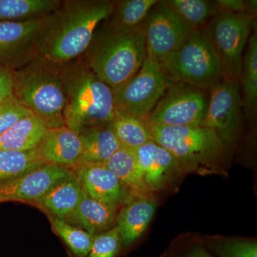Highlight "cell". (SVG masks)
<instances>
[{"mask_svg": "<svg viewBox=\"0 0 257 257\" xmlns=\"http://www.w3.org/2000/svg\"><path fill=\"white\" fill-rule=\"evenodd\" d=\"M116 1L67 0L50 15L40 44V55L55 64L82 57L98 27L110 17Z\"/></svg>", "mask_w": 257, "mask_h": 257, "instance_id": "6da1fadb", "label": "cell"}, {"mask_svg": "<svg viewBox=\"0 0 257 257\" xmlns=\"http://www.w3.org/2000/svg\"><path fill=\"white\" fill-rule=\"evenodd\" d=\"M65 93V126L82 128L109 124L116 114L113 89L93 73L82 57L57 64Z\"/></svg>", "mask_w": 257, "mask_h": 257, "instance_id": "7a4b0ae2", "label": "cell"}, {"mask_svg": "<svg viewBox=\"0 0 257 257\" xmlns=\"http://www.w3.org/2000/svg\"><path fill=\"white\" fill-rule=\"evenodd\" d=\"M82 58L93 73L112 89L123 85L146 60L145 22L131 30L96 32Z\"/></svg>", "mask_w": 257, "mask_h": 257, "instance_id": "3957f363", "label": "cell"}, {"mask_svg": "<svg viewBox=\"0 0 257 257\" xmlns=\"http://www.w3.org/2000/svg\"><path fill=\"white\" fill-rule=\"evenodd\" d=\"M152 140L175 157L184 173H222L226 147L212 130L202 126L150 125Z\"/></svg>", "mask_w": 257, "mask_h": 257, "instance_id": "277c9868", "label": "cell"}, {"mask_svg": "<svg viewBox=\"0 0 257 257\" xmlns=\"http://www.w3.org/2000/svg\"><path fill=\"white\" fill-rule=\"evenodd\" d=\"M16 100L43 121L47 128L65 126L66 96L57 64L40 56L13 72Z\"/></svg>", "mask_w": 257, "mask_h": 257, "instance_id": "5b68a950", "label": "cell"}, {"mask_svg": "<svg viewBox=\"0 0 257 257\" xmlns=\"http://www.w3.org/2000/svg\"><path fill=\"white\" fill-rule=\"evenodd\" d=\"M171 82L207 89L222 78L220 66L203 30L190 34L178 50L161 62Z\"/></svg>", "mask_w": 257, "mask_h": 257, "instance_id": "8992f818", "label": "cell"}, {"mask_svg": "<svg viewBox=\"0 0 257 257\" xmlns=\"http://www.w3.org/2000/svg\"><path fill=\"white\" fill-rule=\"evenodd\" d=\"M256 22L248 14L219 11L202 29L215 53L223 78L239 79L243 54Z\"/></svg>", "mask_w": 257, "mask_h": 257, "instance_id": "52a82bcc", "label": "cell"}, {"mask_svg": "<svg viewBox=\"0 0 257 257\" xmlns=\"http://www.w3.org/2000/svg\"><path fill=\"white\" fill-rule=\"evenodd\" d=\"M172 83L161 62L147 57L133 78L113 89L116 112L147 118Z\"/></svg>", "mask_w": 257, "mask_h": 257, "instance_id": "ba28073f", "label": "cell"}, {"mask_svg": "<svg viewBox=\"0 0 257 257\" xmlns=\"http://www.w3.org/2000/svg\"><path fill=\"white\" fill-rule=\"evenodd\" d=\"M209 97L202 89L173 82L147 119L149 124L164 126H200Z\"/></svg>", "mask_w": 257, "mask_h": 257, "instance_id": "9c48e42d", "label": "cell"}, {"mask_svg": "<svg viewBox=\"0 0 257 257\" xmlns=\"http://www.w3.org/2000/svg\"><path fill=\"white\" fill-rule=\"evenodd\" d=\"M242 111L239 79L222 77L210 87L207 113L200 126L210 128L230 147L237 138Z\"/></svg>", "mask_w": 257, "mask_h": 257, "instance_id": "30bf717a", "label": "cell"}, {"mask_svg": "<svg viewBox=\"0 0 257 257\" xmlns=\"http://www.w3.org/2000/svg\"><path fill=\"white\" fill-rule=\"evenodd\" d=\"M50 18L0 22V66L15 72L40 57V41Z\"/></svg>", "mask_w": 257, "mask_h": 257, "instance_id": "8fae6325", "label": "cell"}, {"mask_svg": "<svg viewBox=\"0 0 257 257\" xmlns=\"http://www.w3.org/2000/svg\"><path fill=\"white\" fill-rule=\"evenodd\" d=\"M145 32L147 57L160 62L178 50L192 33L162 1H159L147 15Z\"/></svg>", "mask_w": 257, "mask_h": 257, "instance_id": "7c38bea8", "label": "cell"}, {"mask_svg": "<svg viewBox=\"0 0 257 257\" xmlns=\"http://www.w3.org/2000/svg\"><path fill=\"white\" fill-rule=\"evenodd\" d=\"M73 174L67 167L46 163L26 175L0 184V203L34 204L56 184Z\"/></svg>", "mask_w": 257, "mask_h": 257, "instance_id": "4fadbf2b", "label": "cell"}, {"mask_svg": "<svg viewBox=\"0 0 257 257\" xmlns=\"http://www.w3.org/2000/svg\"><path fill=\"white\" fill-rule=\"evenodd\" d=\"M134 151L143 183L150 194L162 190L183 174L175 157L153 140Z\"/></svg>", "mask_w": 257, "mask_h": 257, "instance_id": "5bb4252c", "label": "cell"}, {"mask_svg": "<svg viewBox=\"0 0 257 257\" xmlns=\"http://www.w3.org/2000/svg\"><path fill=\"white\" fill-rule=\"evenodd\" d=\"M72 170L82 190L99 202L121 207L133 197L104 165H80Z\"/></svg>", "mask_w": 257, "mask_h": 257, "instance_id": "9a60e30c", "label": "cell"}, {"mask_svg": "<svg viewBox=\"0 0 257 257\" xmlns=\"http://www.w3.org/2000/svg\"><path fill=\"white\" fill-rule=\"evenodd\" d=\"M37 149L47 163L74 170L79 165L82 143L78 133L64 126L47 128Z\"/></svg>", "mask_w": 257, "mask_h": 257, "instance_id": "2e32d148", "label": "cell"}, {"mask_svg": "<svg viewBox=\"0 0 257 257\" xmlns=\"http://www.w3.org/2000/svg\"><path fill=\"white\" fill-rule=\"evenodd\" d=\"M156 209L157 202L152 194L132 197L121 206L116 224L121 244L130 246L143 234Z\"/></svg>", "mask_w": 257, "mask_h": 257, "instance_id": "e0dca14e", "label": "cell"}, {"mask_svg": "<svg viewBox=\"0 0 257 257\" xmlns=\"http://www.w3.org/2000/svg\"><path fill=\"white\" fill-rule=\"evenodd\" d=\"M121 207L99 202L83 191L82 197L75 210L65 221L95 235L109 231L116 226Z\"/></svg>", "mask_w": 257, "mask_h": 257, "instance_id": "ac0fdd59", "label": "cell"}, {"mask_svg": "<svg viewBox=\"0 0 257 257\" xmlns=\"http://www.w3.org/2000/svg\"><path fill=\"white\" fill-rule=\"evenodd\" d=\"M79 136L82 153L78 166L104 165L121 147L109 124L82 128Z\"/></svg>", "mask_w": 257, "mask_h": 257, "instance_id": "d6986e66", "label": "cell"}, {"mask_svg": "<svg viewBox=\"0 0 257 257\" xmlns=\"http://www.w3.org/2000/svg\"><path fill=\"white\" fill-rule=\"evenodd\" d=\"M82 193V187L73 172L56 184L34 204L48 216L65 220L75 210Z\"/></svg>", "mask_w": 257, "mask_h": 257, "instance_id": "ffe728a7", "label": "cell"}, {"mask_svg": "<svg viewBox=\"0 0 257 257\" xmlns=\"http://www.w3.org/2000/svg\"><path fill=\"white\" fill-rule=\"evenodd\" d=\"M47 127L42 119L32 114L20 119L0 135V151H28L40 145Z\"/></svg>", "mask_w": 257, "mask_h": 257, "instance_id": "44dd1931", "label": "cell"}, {"mask_svg": "<svg viewBox=\"0 0 257 257\" xmlns=\"http://www.w3.org/2000/svg\"><path fill=\"white\" fill-rule=\"evenodd\" d=\"M243 109L247 118H251L257 109V30L256 22L244 54L239 77Z\"/></svg>", "mask_w": 257, "mask_h": 257, "instance_id": "7402d4cb", "label": "cell"}, {"mask_svg": "<svg viewBox=\"0 0 257 257\" xmlns=\"http://www.w3.org/2000/svg\"><path fill=\"white\" fill-rule=\"evenodd\" d=\"M162 3L190 32L204 29L219 12L216 1L166 0Z\"/></svg>", "mask_w": 257, "mask_h": 257, "instance_id": "603a6c76", "label": "cell"}, {"mask_svg": "<svg viewBox=\"0 0 257 257\" xmlns=\"http://www.w3.org/2000/svg\"><path fill=\"white\" fill-rule=\"evenodd\" d=\"M104 165L116 175L132 197L150 194L143 183L134 150L120 147Z\"/></svg>", "mask_w": 257, "mask_h": 257, "instance_id": "cb8c5ba5", "label": "cell"}, {"mask_svg": "<svg viewBox=\"0 0 257 257\" xmlns=\"http://www.w3.org/2000/svg\"><path fill=\"white\" fill-rule=\"evenodd\" d=\"M61 0H0V22H26L53 14Z\"/></svg>", "mask_w": 257, "mask_h": 257, "instance_id": "d4e9b609", "label": "cell"}, {"mask_svg": "<svg viewBox=\"0 0 257 257\" xmlns=\"http://www.w3.org/2000/svg\"><path fill=\"white\" fill-rule=\"evenodd\" d=\"M157 0H122L116 1L112 13L103 30L120 31L137 28L145 22L147 15L158 3Z\"/></svg>", "mask_w": 257, "mask_h": 257, "instance_id": "484cf974", "label": "cell"}, {"mask_svg": "<svg viewBox=\"0 0 257 257\" xmlns=\"http://www.w3.org/2000/svg\"><path fill=\"white\" fill-rule=\"evenodd\" d=\"M109 124L121 147L125 148L135 150L152 140L147 118L116 112Z\"/></svg>", "mask_w": 257, "mask_h": 257, "instance_id": "4316f807", "label": "cell"}, {"mask_svg": "<svg viewBox=\"0 0 257 257\" xmlns=\"http://www.w3.org/2000/svg\"><path fill=\"white\" fill-rule=\"evenodd\" d=\"M47 162L38 149L28 151H0V184L26 175Z\"/></svg>", "mask_w": 257, "mask_h": 257, "instance_id": "83f0119b", "label": "cell"}, {"mask_svg": "<svg viewBox=\"0 0 257 257\" xmlns=\"http://www.w3.org/2000/svg\"><path fill=\"white\" fill-rule=\"evenodd\" d=\"M52 229L77 257H87L92 247L94 236L78 226L53 216H48Z\"/></svg>", "mask_w": 257, "mask_h": 257, "instance_id": "f1b7e54d", "label": "cell"}, {"mask_svg": "<svg viewBox=\"0 0 257 257\" xmlns=\"http://www.w3.org/2000/svg\"><path fill=\"white\" fill-rule=\"evenodd\" d=\"M207 247L219 257H257L254 240L214 237L208 239Z\"/></svg>", "mask_w": 257, "mask_h": 257, "instance_id": "f546056e", "label": "cell"}, {"mask_svg": "<svg viewBox=\"0 0 257 257\" xmlns=\"http://www.w3.org/2000/svg\"><path fill=\"white\" fill-rule=\"evenodd\" d=\"M121 240L119 229H112L93 238L92 247L87 257H116L121 248Z\"/></svg>", "mask_w": 257, "mask_h": 257, "instance_id": "4dcf8cb0", "label": "cell"}, {"mask_svg": "<svg viewBox=\"0 0 257 257\" xmlns=\"http://www.w3.org/2000/svg\"><path fill=\"white\" fill-rule=\"evenodd\" d=\"M32 114L31 111L20 104L15 98L0 103V135L20 119Z\"/></svg>", "mask_w": 257, "mask_h": 257, "instance_id": "1f68e13d", "label": "cell"}, {"mask_svg": "<svg viewBox=\"0 0 257 257\" xmlns=\"http://www.w3.org/2000/svg\"><path fill=\"white\" fill-rule=\"evenodd\" d=\"M14 98L13 72L0 66V103Z\"/></svg>", "mask_w": 257, "mask_h": 257, "instance_id": "d6a6232c", "label": "cell"}, {"mask_svg": "<svg viewBox=\"0 0 257 257\" xmlns=\"http://www.w3.org/2000/svg\"><path fill=\"white\" fill-rule=\"evenodd\" d=\"M219 12L230 13H246V1L242 0H219L216 1Z\"/></svg>", "mask_w": 257, "mask_h": 257, "instance_id": "836d02e7", "label": "cell"}, {"mask_svg": "<svg viewBox=\"0 0 257 257\" xmlns=\"http://www.w3.org/2000/svg\"><path fill=\"white\" fill-rule=\"evenodd\" d=\"M175 255V256L172 254V256L167 257H213L205 248L199 246H193L189 248L187 251L185 250L183 252H178Z\"/></svg>", "mask_w": 257, "mask_h": 257, "instance_id": "e575fe53", "label": "cell"}]
</instances>
